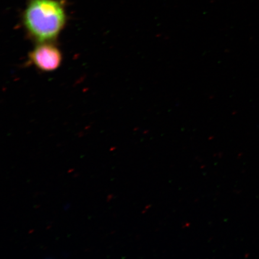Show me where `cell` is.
Segmentation results:
<instances>
[{
    "label": "cell",
    "mask_w": 259,
    "mask_h": 259,
    "mask_svg": "<svg viewBox=\"0 0 259 259\" xmlns=\"http://www.w3.org/2000/svg\"><path fill=\"white\" fill-rule=\"evenodd\" d=\"M67 21L64 0H28L22 14L25 31L37 44L56 40Z\"/></svg>",
    "instance_id": "cell-1"
},
{
    "label": "cell",
    "mask_w": 259,
    "mask_h": 259,
    "mask_svg": "<svg viewBox=\"0 0 259 259\" xmlns=\"http://www.w3.org/2000/svg\"><path fill=\"white\" fill-rule=\"evenodd\" d=\"M29 63L44 72H52L61 66L63 55L53 42L37 44L28 54Z\"/></svg>",
    "instance_id": "cell-2"
},
{
    "label": "cell",
    "mask_w": 259,
    "mask_h": 259,
    "mask_svg": "<svg viewBox=\"0 0 259 259\" xmlns=\"http://www.w3.org/2000/svg\"><path fill=\"white\" fill-rule=\"evenodd\" d=\"M70 208V203H66V204H64L63 205V209L64 210H68Z\"/></svg>",
    "instance_id": "cell-3"
}]
</instances>
